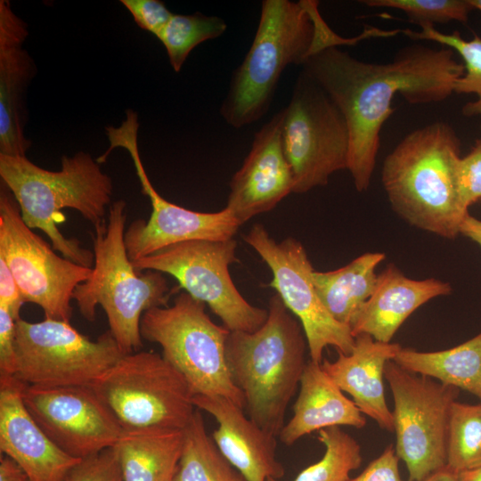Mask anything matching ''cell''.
Segmentation results:
<instances>
[{
    "label": "cell",
    "instance_id": "obj_1",
    "mask_svg": "<svg viewBox=\"0 0 481 481\" xmlns=\"http://www.w3.org/2000/svg\"><path fill=\"white\" fill-rule=\"evenodd\" d=\"M343 114L350 136L347 170L355 189H368L375 167L384 123L400 94L412 104L436 103L454 93L464 73L451 48L412 45L387 63L358 60L338 46L309 56L302 64Z\"/></svg>",
    "mask_w": 481,
    "mask_h": 481
},
{
    "label": "cell",
    "instance_id": "obj_2",
    "mask_svg": "<svg viewBox=\"0 0 481 481\" xmlns=\"http://www.w3.org/2000/svg\"><path fill=\"white\" fill-rule=\"evenodd\" d=\"M0 177L30 229L44 232L63 257L93 268L94 252L83 248L77 239L65 237L58 228L66 219L61 211L66 208L78 211L94 228L106 224L113 183L90 153L63 155L59 171L44 169L26 156L0 154Z\"/></svg>",
    "mask_w": 481,
    "mask_h": 481
},
{
    "label": "cell",
    "instance_id": "obj_3",
    "mask_svg": "<svg viewBox=\"0 0 481 481\" xmlns=\"http://www.w3.org/2000/svg\"><path fill=\"white\" fill-rule=\"evenodd\" d=\"M461 140L436 121L406 135L386 157L381 181L392 208L411 225L452 240L469 214L460 200Z\"/></svg>",
    "mask_w": 481,
    "mask_h": 481
},
{
    "label": "cell",
    "instance_id": "obj_4",
    "mask_svg": "<svg viewBox=\"0 0 481 481\" xmlns=\"http://www.w3.org/2000/svg\"><path fill=\"white\" fill-rule=\"evenodd\" d=\"M267 311L266 321L257 330L229 332L225 360L243 394L247 416L279 436L307 363L308 345L300 322L278 294L270 298Z\"/></svg>",
    "mask_w": 481,
    "mask_h": 481
},
{
    "label": "cell",
    "instance_id": "obj_5",
    "mask_svg": "<svg viewBox=\"0 0 481 481\" xmlns=\"http://www.w3.org/2000/svg\"><path fill=\"white\" fill-rule=\"evenodd\" d=\"M314 0H264L253 42L232 77L220 113L240 128L268 110L279 78L289 64L301 65L321 51L328 25Z\"/></svg>",
    "mask_w": 481,
    "mask_h": 481
},
{
    "label": "cell",
    "instance_id": "obj_6",
    "mask_svg": "<svg viewBox=\"0 0 481 481\" xmlns=\"http://www.w3.org/2000/svg\"><path fill=\"white\" fill-rule=\"evenodd\" d=\"M126 215L125 200L110 204L107 223L95 227L92 236V273L73 293L80 314L87 321L94 320L98 306L104 310L109 330L124 355L140 350L143 314L151 308L167 306L172 293L162 273H142L134 267L124 239Z\"/></svg>",
    "mask_w": 481,
    "mask_h": 481
},
{
    "label": "cell",
    "instance_id": "obj_7",
    "mask_svg": "<svg viewBox=\"0 0 481 481\" xmlns=\"http://www.w3.org/2000/svg\"><path fill=\"white\" fill-rule=\"evenodd\" d=\"M206 305L182 291L171 306L147 310L142 338L156 343L163 357L188 381L194 395H222L244 409V396L233 383L225 360L230 330L215 323Z\"/></svg>",
    "mask_w": 481,
    "mask_h": 481
},
{
    "label": "cell",
    "instance_id": "obj_8",
    "mask_svg": "<svg viewBox=\"0 0 481 481\" xmlns=\"http://www.w3.org/2000/svg\"><path fill=\"white\" fill-rule=\"evenodd\" d=\"M123 429H184L195 411L185 378L162 355H124L91 386Z\"/></svg>",
    "mask_w": 481,
    "mask_h": 481
},
{
    "label": "cell",
    "instance_id": "obj_9",
    "mask_svg": "<svg viewBox=\"0 0 481 481\" xmlns=\"http://www.w3.org/2000/svg\"><path fill=\"white\" fill-rule=\"evenodd\" d=\"M16 371L29 386L69 387L93 383L124 354L107 330L92 340L69 322L16 321Z\"/></svg>",
    "mask_w": 481,
    "mask_h": 481
},
{
    "label": "cell",
    "instance_id": "obj_10",
    "mask_svg": "<svg viewBox=\"0 0 481 481\" xmlns=\"http://www.w3.org/2000/svg\"><path fill=\"white\" fill-rule=\"evenodd\" d=\"M282 140L293 172V192L328 183L347 169L350 136L346 119L329 95L305 72L283 109Z\"/></svg>",
    "mask_w": 481,
    "mask_h": 481
},
{
    "label": "cell",
    "instance_id": "obj_11",
    "mask_svg": "<svg viewBox=\"0 0 481 481\" xmlns=\"http://www.w3.org/2000/svg\"><path fill=\"white\" fill-rule=\"evenodd\" d=\"M237 242L195 240L177 243L132 261L139 271L152 270L174 277L179 288L208 306L230 331L253 332L268 311L249 303L234 285L229 266L238 262Z\"/></svg>",
    "mask_w": 481,
    "mask_h": 481
},
{
    "label": "cell",
    "instance_id": "obj_12",
    "mask_svg": "<svg viewBox=\"0 0 481 481\" xmlns=\"http://www.w3.org/2000/svg\"><path fill=\"white\" fill-rule=\"evenodd\" d=\"M384 378L393 394L395 453L409 481H423L446 467L450 412L459 388L409 371L388 361Z\"/></svg>",
    "mask_w": 481,
    "mask_h": 481
},
{
    "label": "cell",
    "instance_id": "obj_13",
    "mask_svg": "<svg viewBox=\"0 0 481 481\" xmlns=\"http://www.w3.org/2000/svg\"><path fill=\"white\" fill-rule=\"evenodd\" d=\"M0 257L13 274L25 301L42 308L46 319L69 322L73 293L92 268L58 256L22 220L7 186L0 189Z\"/></svg>",
    "mask_w": 481,
    "mask_h": 481
},
{
    "label": "cell",
    "instance_id": "obj_14",
    "mask_svg": "<svg viewBox=\"0 0 481 481\" xmlns=\"http://www.w3.org/2000/svg\"><path fill=\"white\" fill-rule=\"evenodd\" d=\"M244 240L272 271L273 279L267 286L276 290L300 322L310 360L322 363L323 350L329 346L350 354L355 337L350 327L336 321L322 303L313 281L314 270L302 243L292 237L278 242L261 224H254Z\"/></svg>",
    "mask_w": 481,
    "mask_h": 481
},
{
    "label": "cell",
    "instance_id": "obj_15",
    "mask_svg": "<svg viewBox=\"0 0 481 481\" xmlns=\"http://www.w3.org/2000/svg\"><path fill=\"white\" fill-rule=\"evenodd\" d=\"M113 146L125 149L130 155L142 191L151 204L149 219L135 220L125 232L131 261L188 240L233 238L241 224L226 208L217 212L193 211L167 201L157 192L142 163L137 127L130 126L118 130Z\"/></svg>",
    "mask_w": 481,
    "mask_h": 481
},
{
    "label": "cell",
    "instance_id": "obj_16",
    "mask_svg": "<svg viewBox=\"0 0 481 481\" xmlns=\"http://www.w3.org/2000/svg\"><path fill=\"white\" fill-rule=\"evenodd\" d=\"M23 401L47 436L79 460L113 447L123 430L91 387L27 385Z\"/></svg>",
    "mask_w": 481,
    "mask_h": 481
},
{
    "label": "cell",
    "instance_id": "obj_17",
    "mask_svg": "<svg viewBox=\"0 0 481 481\" xmlns=\"http://www.w3.org/2000/svg\"><path fill=\"white\" fill-rule=\"evenodd\" d=\"M283 109L254 135L251 149L230 182L226 208L243 224L293 192L294 177L282 140Z\"/></svg>",
    "mask_w": 481,
    "mask_h": 481
},
{
    "label": "cell",
    "instance_id": "obj_18",
    "mask_svg": "<svg viewBox=\"0 0 481 481\" xmlns=\"http://www.w3.org/2000/svg\"><path fill=\"white\" fill-rule=\"evenodd\" d=\"M27 384L0 375V452L13 460L30 481H63L81 460L61 450L43 431L23 401Z\"/></svg>",
    "mask_w": 481,
    "mask_h": 481
},
{
    "label": "cell",
    "instance_id": "obj_19",
    "mask_svg": "<svg viewBox=\"0 0 481 481\" xmlns=\"http://www.w3.org/2000/svg\"><path fill=\"white\" fill-rule=\"evenodd\" d=\"M27 23L7 0L0 1V154L26 156L32 142L25 135L26 92L36 65L23 44Z\"/></svg>",
    "mask_w": 481,
    "mask_h": 481
},
{
    "label": "cell",
    "instance_id": "obj_20",
    "mask_svg": "<svg viewBox=\"0 0 481 481\" xmlns=\"http://www.w3.org/2000/svg\"><path fill=\"white\" fill-rule=\"evenodd\" d=\"M194 406L212 415V438L224 457L249 481L279 479L285 474L276 457V436L250 420L244 409L222 395H196Z\"/></svg>",
    "mask_w": 481,
    "mask_h": 481
},
{
    "label": "cell",
    "instance_id": "obj_21",
    "mask_svg": "<svg viewBox=\"0 0 481 481\" xmlns=\"http://www.w3.org/2000/svg\"><path fill=\"white\" fill-rule=\"evenodd\" d=\"M452 290L447 281L435 278L412 280L389 264L378 274L371 296L351 322L352 334H367L377 341L390 343L417 308L432 298L449 295Z\"/></svg>",
    "mask_w": 481,
    "mask_h": 481
},
{
    "label": "cell",
    "instance_id": "obj_22",
    "mask_svg": "<svg viewBox=\"0 0 481 481\" xmlns=\"http://www.w3.org/2000/svg\"><path fill=\"white\" fill-rule=\"evenodd\" d=\"M402 346L397 343H384L371 336L355 337L350 354L338 352V358L327 359L322 367L337 386L348 393L362 413L368 415L387 431H394L393 412L387 407L383 378L386 364L394 360Z\"/></svg>",
    "mask_w": 481,
    "mask_h": 481
},
{
    "label": "cell",
    "instance_id": "obj_23",
    "mask_svg": "<svg viewBox=\"0 0 481 481\" xmlns=\"http://www.w3.org/2000/svg\"><path fill=\"white\" fill-rule=\"evenodd\" d=\"M365 424L362 412L324 371L322 363L310 360L300 379L293 416L279 437L284 444L292 445L314 431L334 426L362 428Z\"/></svg>",
    "mask_w": 481,
    "mask_h": 481
},
{
    "label": "cell",
    "instance_id": "obj_24",
    "mask_svg": "<svg viewBox=\"0 0 481 481\" xmlns=\"http://www.w3.org/2000/svg\"><path fill=\"white\" fill-rule=\"evenodd\" d=\"M183 446V429H123L112 447L124 481H175Z\"/></svg>",
    "mask_w": 481,
    "mask_h": 481
},
{
    "label": "cell",
    "instance_id": "obj_25",
    "mask_svg": "<svg viewBox=\"0 0 481 481\" xmlns=\"http://www.w3.org/2000/svg\"><path fill=\"white\" fill-rule=\"evenodd\" d=\"M386 258L384 253H364L349 264L328 272L313 273L316 292L330 314L350 327L376 286V268Z\"/></svg>",
    "mask_w": 481,
    "mask_h": 481
},
{
    "label": "cell",
    "instance_id": "obj_26",
    "mask_svg": "<svg viewBox=\"0 0 481 481\" xmlns=\"http://www.w3.org/2000/svg\"><path fill=\"white\" fill-rule=\"evenodd\" d=\"M393 361L409 371L435 378L481 400V332L446 350L420 352L402 347Z\"/></svg>",
    "mask_w": 481,
    "mask_h": 481
},
{
    "label": "cell",
    "instance_id": "obj_27",
    "mask_svg": "<svg viewBox=\"0 0 481 481\" xmlns=\"http://www.w3.org/2000/svg\"><path fill=\"white\" fill-rule=\"evenodd\" d=\"M175 481H249L220 452L208 434L200 410L183 429V446Z\"/></svg>",
    "mask_w": 481,
    "mask_h": 481
},
{
    "label": "cell",
    "instance_id": "obj_28",
    "mask_svg": "<svg viewBox=\"0 0 481 481\" xmlns=\"http://www.w3.org/2000/svg\"><path fill=\"white\" fill-rule=\"evenodd\" d=\"M420 31L404 29L403 33L413 40H429L451 48L461 57L463 75L454 85L456 94H473L477 99L462 108L465 117H481V37L474 35L470 40L463 38L459 31L451 34L440 32L434 26H421Z\"/></svg>",
    "mask_w": 481,
    "mask_h": 481
},
{
    "label": "cell",
    "instance_id": "obj_29",
    "mask_svg": "<svg viewBox=\"0 0 481 481\" xmlns=\"http://www.w3.org/2000/svg\"><path fill=\"white\" fill-rule=\"evenodd\" d=\"M446 467L455 473L481 468V404L451 408Z\"/></svg>",
    "mask_w": 481,
    "mask_h": 481
},
{
    "label": "cell",
    "instance_id": "obj_30",
    "mask_svg": "<svg viewBox=\"0 0 481 481\" xmlns=\"http://www.w3.org/2000/svg\"><path fill=\"white\" fill-rule=\"evenodd\" d=\"M318 434L325 447L322 458L304 469L293 481H349L350 472L362 463L359 444L338 426L321 429Z\"/></svg>",
    "mask_w": 481,
    "mask_h": 481
},
{
    "label": "cell",
    "instance_id": "obj_31",
    "mask_svg": "<svg viewBox=\"0 0 481 481\" xmlns=\"http://www.w3.org/2000/svg\"><path fill=\"white\" fill-rule=\"evenodd\" d=\"M224 20L201 13L192 15L173 14L169 21L156 37L166 48L167 57L175 72H179L190 53L197 45L224 33Z\"/></svg>",
    "mask_w": 481,
    "mask_h": 481
},
{
    "label": "cell",
    "instance_id": "obj_32",
    "mask_svg": "<svg viewBox=\"0 0 481 481\" xmlns=\"http://www.w3.org/2000/svg\"><path fill=\"white\" fill-rule=\"evenodd\" d=\"M364 5L374 8H392L404 12L412 22L434 26L452 20L467 22L475 10L469 0H363Z\"/></svg>",
    "mask_w": 481,
    "mask_h": 481
},
{
    "label": "cell",
    "instance_id": "obj_33",
    "mask_svg": "<svg viewBox=\"0 0 481 481\" xmlns=\"http://www.w3.org/2000/svg\"><path fill=\"white\" fill-rule=\"evenodd\" d=\"M455 174L461 203L469 210L481 200V137L476 139L468 154L459 158Z\"/></svg>",
    "mask_w": 481,
    "mask_h": 481
},
{
    "label": "cell",
    "instance_id": "obj_34",
    "mask_svg": "<svg viewBox=\"0 0 481 481\" xmlns=\"http://www.w3.org/2000/svg\"><path fill=\"white\" fill-rule=\"evenodd\" d=\"M63 481H124L113 448L81 460Z\"/></svg>",
    "mask_w": 481,
    "mask_h": 481
},
{
    "label": "cell",
    "instance_id": "obj_35",
    "mask_svg": "<svg viewBox=\"0 0 481 481\" xmlns=\"http://www.w3.org/2000/svg\"><path fill=\"white\" fill-rule=\"evenodd\" d=\"M120 3L141 29L155 37L160 33L174 14L159 0H121Z\"/></svg>",
    "mask_w": 481,
    "mask_h": 481
},
{
    "label": "cell",
    "instance_id": "obj_36",
    "mask_svg": "<svg viewBox=\"0 0 481 481\" xmlns=\"http://www.w3.org/2000/svg\"><path fill=\"white\" fill-rule=\"evenodd\" d=\"M16 320L9 311L0 306V375L14 376Z\"/></svg>",
    "mask_w": 481,
    "mask_h": 481
},
{
    "label": "cell",
    "instance_id": "obj_37",
    "mask_svg": "<svg viewBox=\"0 0 481 481\" xmlns=\"http://www.w3.org/2000/svg\"><path fill=\"white\" fill-rule=\"evenodd\" d=\"M398 459L395 449L390 444L360 475L349 481H404L399 472Z\"/></svg>",
    "mask_w": 481,
    "mask_h": 481
},
{
    "label": "cell",
    "instance_id": "obj_38",
    "mask_svg": "<svg viewBox=\"0 0 481 481\" xmlns=\"http://www.w3.org/2000/svg\"><path fill=\"white\" fill-rule=\"evenodd\" d=\"M25 303L17 281L5 260L0 257V306L5 307L17 321Z\"/></svg>",
    "mask_w": 481,
    "mask_h": 481
},
{
    "label": "cell",
    "instance_id": "obj_39",
    "mask_svg": "<svg viewBox=\"0 0 481 481\" xmlns=\"http://www.w3.org/2000/svg\"><path fill=\"white\" fill-rule=\"evenodd\" d=\"M0 481H30L26 472L11 458L1 454Z\"/></svg>",
    "mask_w": 481,
    "mask_h": 481
},
{
    "label": "cell",
    "instance_id": "obj_40",
    "mask_svg": "<svg viewBox=\"0 0 481 481\" xmlns=\"http://www.w3.org/2000/svg\"><path fill=\"white\" fill-rule=\"evenodd\" d=\"M460 234L470 239L481 247V220L469 213L461 224Z\"/></svg>",
    "mask_w": 481,
    "mask_h": 481
},
{
    "label": "cell",
    "instance_id": "obj_41",
    "mask_svg": "<svg viewBox=\"0 0 481 481\" xmlns=\"http://www.w3.org/2000/svg\"><path fill=\"white\" fill-rule=\"evenodd\" d=\"M423 481H459L458 473L453 472L447 467L433 473Z\"/></svg>",
    "mask_w": 481,
    "mask_h": 481
},
{
    "label": "cell",
    "instance_id": "obj_42",
    "mask_svg": "<svg viewBox=\"0 0 481 481\" xmlns=\"http://www.w3.org/2000/svg\"><path fill=\"white\" fill-rule=\"evenodd\" d=\"M459 481H481V468L458 474Z\"/></svg>",
    "mask_w": 481,
    "mask_h": 481
},
{
    "label": "cell",
    "instance_id": "obj_43",
    "mask_svg": "<svg viewBox=\"0 0 481 481\" xmlns=\"http://www.w3.org/2000/svg\"><path fill=\"white\" fill-rule=\"evenodd\" d=\"M475 10L481 12V0H469Z\"/></svg>",
    "mask_w": 481,
    "mask_h": 481
}]
</instances>
